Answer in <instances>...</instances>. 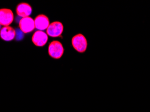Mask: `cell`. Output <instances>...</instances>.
Instances as JSON below:
<instances>
[{
  "instance_id": "2",
  "label": "cell",
  "mask_w": 150,
  "mask_h": 112,
  "mask_svg": "<svg viewBox=\"0 0 150 112\" xmlns=\"http://www.w3.org/2000/svg\"><path fill=\"white\" fill-rule=\"evenodd\" d=\"M72 45L75 50L81 53H83L87 48V39L81 34L75 35L72 38Z\"/></svg>"
},
{
  "instance_id": "5",
  "label": "cell",
  "mask_w": 150,
  "mask_h": 112,
  "mask_svg": "<svg viewBox=\"0 0 150 112\" xmlns=\"http://www.w3.org/2000/svg\"><path fill=\"white\" fill-rule=\"evenodd\" d=\"M14 20V14L12 10L4 8L0 10V24L1 26H9Z\"/></svg>"
},
{
  "instance_id": "9",
  "label": "cell",
  "mask_w": 150,
  "mask_h": 112,
  "mask_svg": "<svg viewBox=\"0 0 150 112\" xmlns=\"http://www.w3.org/2000/svg\"><path fill=\"white\" fill-rule=\"evenodd\" d=\"M32 12L33 10L31 6L27 3L23 2L17 6L16 13L20 17H29L30 15L32 14Z\"/></svg>"
},
{
  "instance_id": "1",
  "label": "cell",
  "mask_w": 150,
  "mask_h": 112,
  "mask_svg": "<svg viewBox=\"0 0 150 112\" xmlns=\"http://www.w3.org/2000/svg\"><path fill=\"white\" fill-rule=\"evenodd\" d=\"M64 48L60 42L54 40L50 44L48 48V53L53 58L59 59L63 56Z\"/></svg>"
},
{
  "instance_id": "4",
  "label": "cell",
  "mask_w": 150,
  "mask_h": 112,
  "mask_svg": "<svg viewBox=\"0 0 150 112\" xmlns=\"http://www.w3.org/2000/svg\"><path fill=\"white\" fill-rule=\"evenodd\" d=\"M64 30V26L59 22H54L50 24L47 29V34L53 38L60 36Z\"/></svg>"
},
{
  "instance_id": "3",
  "label": "cell",
  "mask_w": 150,
  "mask_h": 112,
  "mask_svg": "<svg viewBox=\"0 0 150 112\" xmlns=\"http://www.w3.org/2000/svg\"><path fill=\"white\" fill-rule=\"evenodd\" d=\"M19 28L25 34L31 32L35 28V20L30 17H23L19 22Z\"/></svg>"
},
{
  "instance_id": "8",
  "label": "cell",
  "mask_w": 150,
  "mask_h": 112,
  "mask_svg": "<svg viewBox=\"0 0 150 112\" xmlns=\"http://www.w3.org/2000/svg\"><path fill=\"white\" fill-rule=\"evenodd\" d=\"M16 36V31L10 26H4L0 30V37L5 41H11Z\"/></svg>"
},
{
  "instance_id": "6",
  "label": "cell",
  "mask_w": 150,
  "mask_h": 112,
  "mask_svg": "<svg viewBox=\"0 0 150 112\" xmlns=\"http://www.w3.org/2000/svg\"><path fill=\"white\" fill-rule=\"evenodd\" d=\"M48 40V35L43 31H36L32 37V41L37 47H43Z\"/></svg>"
},
{
  "instance_id": "7",
  "label": "cell",
  "mask_w": 150,
  "mask_h": 112,
  "mask_svg": "<svg viewBox=\"0 0 150 112\" xmlns=\"http://www.w3.org/2000/svg\"><path fill=\"white\" fill-rule=\"evenodd\" d=\"M50 19L45 15L41 14L37 16L35 19V28L40 31L47 30L48 26H50Z\"/></svg>"
},
{
  "instance_id": "10",
  "label": "cell",
  "mask_w": 150,
  "mask_h": 112,
  "mask_svg": "<svg viewBox=\"0 0 150 112\" xmlns=\"http://www.w3.org/2000/svg\"><path fill=\"white\" fill-rule=\"evenodd\" d=\"M1 30V25L0 24V30Z\"/></svg>"
}]
</instances>
